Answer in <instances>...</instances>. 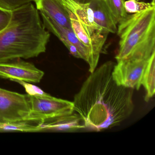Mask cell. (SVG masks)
Here are the masks:
<instances>
[{
  "mask_svg": "<svg viewBox=\"0 0 155 155\" xmlns=\"http://www.w3.org/2000/svg\"><path fill=\"white\" fill-rule=\"evenodd\" d=\"M67 10L69 16L71 29L80 41L89 49L94 62L97 65L108 33L86 26L71 12Z\"/></svg>",
  "mask_w": 155,
  "mask_h": 155,
  "instance_id": "obj_8",
  "label": "cell"
},
{
  "mask_svg": "<svg viewBox=\"0 0 155 155\" xmlns=\"http://www.w3.org/2000/svg\"><path fill=\"white\" fill-rule=\"evenodd\" d=\"M12 17V11L0 9V32L8 27L11 20Z\"/></svg>",
  "mask_w": 155,
  "mask_h": 155,
  "instance_id": "obj_19",
  "label": "cell"
},
{
  "mask_svg": "<svg viewBox=\"0 0 155 155\" xmlns=\"http://www.w3.org/2000/svg\"><path fill=\"white\" fill-rule=\"evenodd\" d=\"M36 9L63 27L71 29L68 13L61 0H35Z\"/></svg>",
  "mask_w": 155,
  "mask_h": 155,
  "instance_id": "obj_11",
  "label": "cell"
},
{
  "mask_svg": "<svg viewBox=\"0 0 155 155\" xmlns=\"http://www.w3.org/2000/svg\"><path fill=\"white\" fill-rule=\"evenodd\" d=\"M44 72L34 64L21 58L0 63V78L13 81H21L27 82L39 83Z\"/></svg>",
  "mask_w": 155,
  "mask_h": 155,
  "instance_id": "obj_9",
  "label": "cell"
},
{
  "mask_svg": "<svg viewBox=\"0 0 155 155\" xmlns=\"http://www.w3.org/2000/svg\"><path fill=\"white\" fill-rule=\"evenodd\" d=\"M115 63L108 61L96 68L75 95L74 111L85 128L95 131L120 125L134 109L133 90L118 85L112 76Z\"/></svg>",
  "mask_w": 155,
  "mask_h": 155,
  "instance_id": "obj_1",
  "label": "cell"
},
{
  "mask_svg": "<svg viewBox=\"0 0 155 155\" xmlns=\"http://www.w3.org/2000/svg\"><path fill=\"white\" fill-rule=\"evenodd\" d=\"M15 81L18 82L19 84L22 85L25 88L28 95L30 96H42L47 93L38 87L30 84L29 82H25L21 81Z\"/></svg>",
  "mask_w": 155,
  "mask_h": 155,
  "instance_id": "obj_18",
  "label": "cell"
},
{
  "mask_svg": "<svg viewBox=\"0 0 155 155\" xmlns=\"http://www.w3.org/2000/svg\"><path fill=\"white\" fill-rule=\"evenodd\" d=\"M40 121L26 120L11 122H0V132L9 131L39 132Z\"/></svg>",
  "mask_w": 155,
  "mask_h": 155,
  "instance_id": "obj_14",
  "label": "cell"
},
{
  "mask_svg": "<svg viewBox=\"0 0 155 155\" xmlns=\"http://www.w3.org/2000/svg\"><path fill=\"white\" fill-rule=\"evenodd\" d=\"M117 24L128 15L124 8L125 0H103Z\"/></svg>",
  "mask_w": 155,
  "mask_h": 155,
  "instance_id": "obj_15",
  "label": "cell"
},
{
  "mask_svg": "<svg viewBox=\"0 0 155 155\" xmlns=\"http://www.w3.org/2000/svg\"><path fill=\"white\" fill-rule=\"evenodd\" d=\"M39 127V132L72 131L85 128L80 116L74 112L42 120Z\"/></svg>",
  "mask_w": 155,
  "mask_h": 155,
  "instance_id": "obj_10",
  "label": "cell"
},
{
  "mask_svg": "<svg viewBox=\"0 0 155 155\" xmlns=\"http://www.w3.org/2000/svg\"><path fill=\"white\" fill-rule=\"evenodd\" d=\"M149 59L130 58L117 61L112 71L116 83L125 87L138 90L141 86Z\"/></svg>",
  "mask_w": 155,
  "mask_h": 155,
  "instance_id": "obj_7",
  "label": "cell"
},
{
  "mask_svg": "<svg viewBox=\"0 0 155 155\" xmlns=\"http://www.w3.org/2000/svg\"><path fill=\"white\" fill-rule=\"evenodd\" d=\"M137 1H139V0H137Z\"/></svg>",
  "mask_w": 155,
  "mask_h": 155,
  "instance_id": "obj_21",
  "label": "cell"
},
{
  "mask_svg": "<svg viewBox=\"0 0 155 155\" xmlns=\"http://www.w3.org/2000/svg\"><path fill=\"white\" fill-rule=\"evenodd\" d=\"M12 12L9 24L0 32V63L36 58L45 52L50 34L35 6L29 3Z\"/></svg>",
  "mask_w": 155,
  "mask_h": 155,
  "instance_id": "obj_2",
  "label": "cell"
},
{
  "mask_svg": "<svg viewBox=\"0 0 155 155\" xmlns=\"http://www.w3.org/2000/svg\"><path fill=\"white\" fill-rule=\"evenodd\" d=\"M76 2L81 3H87L93 1V0H73Z\"/></svg>",
  "mask_w": 155,
  "mask_h": 155,
  "instance_id": "obj_20",
  "label": "cell"
},
{
  "mask_svg": "<svg viewBox=\"0 0 155 155\" xmlns=\"http://www.w3.org/2000/svg\"><path fill=\"white\" fill-rule=\"evenodd\" d=\"M124 8L127 13L134 14L155 8V0L150 2H139L137 0H127L124 2Z\"/></svg>",
  "mask_w": 155,
  "mask_h": 155,
  "instance_id": "obj_16",
  "label": "cell"
},
{
  "mask_svg": "<svg viewBox=\"0 0 155 155\" xmlns=\"http://www.w3.org/2000/svg\"><path fill=\"white\" fill-rule=\"evenodd\" d=\"M118 25L117 61L150 58L155 51V8L128 14Z\"/></svg>",
  "mask_w": 155,
  "mask_h": 155,
  "instance_id": "obj_3",
  "label": "cell"
},
{
  "mask_svg": "<svg viewBox=\"0 0 155 155\" xmlns=\"http://www.w3.org/2000/svg\"><path fill=\"white\" fill-rule=\"evenodd\" d=\"M90 4L96 24L108 34L117 33V23L103 0H93Z\"/></svg>",
  "mask_w": 155,
  "mask_h": 155,
  "instance_id": "obj_12",
  "label": "cell"
},
{
  "mask_svg": "<svg viewBox=\"0 0 155 155\" xmlns=\"http://www.w3.org/2000/svg\"><path fill=\"white\" fill-rule=\"evenodd\" d=\"M141 86L146 90L145 101H148L155 93V51L149 59L142 78Z\"/></svg>",
  "mask_w": 155,
  "mask_h": 155,
  "instance_id": "obj_13",
  "label": "cell"
},
{
  "mask_svg": "<svg viewBox=\"0 0 155 155\" xmlns=\"http://www.w3.org/2000/svg\"><path fill=\"white\" fill-rule=\"evenodd\" d=\"M28 97L30 113L27 120L41 121L74 111L73 101L58 98L48 93L42 96L28 95Z\"/></svg>",
  "mask_w": 155,
  "mask_h": 155,
  "instance_id": "obj_5",
  "label": "cell"
},
{
  "mask_svg": "<svg viewBox=\"0 0 155 155\" xmlns=\"http://www.w3.org/2000/svg\"><path fill=\"white\" fill-rule=\"evenodd\" d=\"M40 14L45 28L55 35L73 57L87 62L89 66V71L90 73L93 72L97 65L94 62L89 49L80 41L72 30L59 25L42 13Z\"/></svg>",
  "mask_w": 155,
  "mask_h": 155,
  "instance_id": "obj_4",
  "label": "cell"
},
{
  "mask_svg": "<svg viewBox=\"0 0 155 155\" xmlns=\"http://www.w3.org/2000/svg\"><path fill=\"white\" fill-rule=\"evenodd\" d=\"M35 0H0V9L13 11Z\"/></svg>",
  "mask_w": 155,
  "mask_h": 155,
  "instance_id": "obj_17",
  "label": "cell"
},
{
  "mask_svg": "<svg viewBox=\"0 0 155 155\" xmlns=\"http://www.w3.org/2000/svg\"><path fill=\"white\" fill-rule=\"evenodd\" d=\"M30 113L28 94H22L0 88V122L28 120Z\"/></svg>",
  "mask_w": 155,
  "mask_h": 155,
  "instance_id": "obj_6",
  "label": "cell"
}]
</instances>
